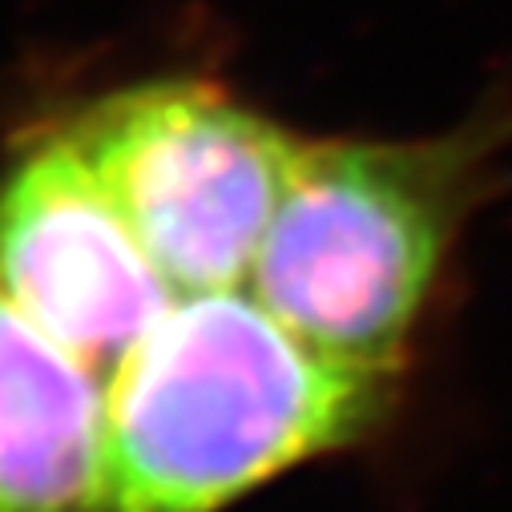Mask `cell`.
Listing matches in <instances>:
<instances>
[{
    "mask_svg": "<svg viewBox=\"0 0 512 512\" xmlns=\"http://www.w3.org/2000/svg\"><path fill=\"white\" fill-rule=\"evenodd\" d=\"M496 125L404 142H307L246 291L307 347L396 375L488 190Z\"/></svg>",
    "mask_w": 512,
    "mask_h": 512,
    "instance_id": "7a4b0ae2",
    "label": "cell"
},
{
    "mask_svg": "<svg viewBox=\"0 0 512 512\" xmlns=\"http://www.w3.org/2000/svg\"><path fill=\"white\" fill-rule=\"evenodd\" d=\"M105 379L0 295V512H93Z\"/></svg>",
    "mask_w": 512,
    "mask_h": 512,
    "instance_id": "5b68a950",
    "label": "cell"
},
{
    "mask_svg": "<svg viewBox=\"0 0 512 512\" xmlns=\"http://www.w3.org/2000/svg\"><path fill=\"white\" fill-rule=\"evenodd\" d=\"M0 295L105 383L178 299L69 130L0 174Z\"/></svg>",
    "mask_w": 512,
    "mask_h": 512,
    "instance_id": "277c9868",
    "label": "cell"
},
{
    "mask_svg": "<svg viewBox=\"0 0 512 512\" xmlns=\"http://www.w3.org/2000/svg\"><path fill=\"white\" fill-rule=\"evenodd\" d=\"M174 295L242 291L303 138L210 81H142L69 125Z\"/></svg>",
    "mask_w": 512,
    "mask_h": 512,
    "instance_id": "3957f363",
    "label": "cell"
},
{
    "mask_svg": "<svg viewBox=\"0 0 512 512\" xmlns=\"http://www.w3.org/2000/svg\"><path fill=\"white\" fill-rule=\"evenodd\" d=\"M392 379L307 347L250 291L178 295L105 383L93 512H226L367 440Z\"/></svg>",
    "mask_w": 512,
    "mask_h": 512,
    "instance_id": "6da1fadb",
    "label": "cell"
}]
</instances>
